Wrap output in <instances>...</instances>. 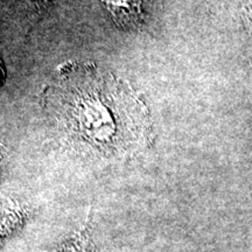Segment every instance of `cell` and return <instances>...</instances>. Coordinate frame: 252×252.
Wrapping results in <instances>:
<instances>
[{
	"label": "cell",
	"mask_w": 252,
	"mask_h": 252,
	"mask_svg": "<svg viewBox=\"0 0 252 252\" xmlns=\"http://www.w3.org/2000/svg\"><path fill=\"white\" fill-rule=\"evenodd\" d=\"M49 93L60 125L91 152L125 156L147 139L145 104L125 82L99 68L69 64Z\"/></svg>",
	"instance_id": "6da1fadb"
},
{
	"label": "cell",
	"mask_w": 252,
	"mask_h": 252,
	"mask_svg": "<svg viewBox=\"0 0 252 252\" xmlns=\"http://www.w3.org/2000/svg\"><path fill=\"white\" fill-rule=\"evenodd\" d=\"M119 27H135L141 20V0H103Z\"/></svg>",
	"instance_id": "7a4b0ae2"
},
{
	"label": "cell",
	"mask_w": 252,
	"mask_h": 252,
	"mask_svg": "<svg viewBox=\"0 0 252 252\" xmlns=\"http://www.w3.org/2000/svg\"><path fill=\"white\" fill-rule=\"evenodd\" d=\"M42 1H46V0H42Z\"/></svg>",
	"instance_id": "3957f363"
}]
</instances>
